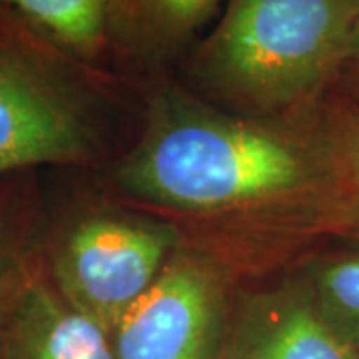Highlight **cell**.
Segmentation results:
<instances>
[{
    "label": "cell",
    "instance_id": "cell-6",
    "mask_svg": "<svg viewBox=\"0 0 359 359\" xmlns=\"http://www.w3.org/2000/svg\"><path fill=\"white\" fill-rule=\"evenodd\" d=\"M222 359H359L321 318L299 280L248 295L231 313Z\"/></svg>",
    "mask_w": 359,
    "mask_h": 359
},
{
    "label": "cell",
    "instance_id": "cell-10",
    "mask_svg": "<svg viewBox=\"0 0 359 359\" xmlns=\"http://www.w3.org/2000/svg\"><path fill=\"white\" fill-rule=\"evenodd\" d=\"M78 56H96L110 40V0H2Z\"/></svg>",
    "mask_w": 359,
    "mask_h": 359
},
{
    "label": "cell",
    "instance_id": "cell-13",
    "mask_svg": "<svg viewBox=\"0 0 359 359\" xmlns=\"http://www.w3.org/2000/svg\"><path fill=\"white\" fill-rule=\"evenodd\" d=\"M334 88L339 92L341 98L359 106V18L355 20L353 30H351L346 60L339 68Z\"/></svg>",
    "mask_w": 359,
    "mask_h": 359
},
{
    "label": "cell",
    "instance_id": "cell-2",
    "mask_svg": "<svg viewBox=\"0 0 359 359\" xmlns=\"http://www.w3.org/2000/svg\"><path fill=\"white\" fill-rule=\"evenodd\" d=\"M358 18L351 0H228L194 82L257 118L308 110L334 90Z\"/></svg>",
    "mask_w": 359,
    "mask_h": 359
},
{
    "label": "cell",
    "instance_id": "cell-11",
    "mask_svg": "<svg viewBox=\"0 0 359 359\" xmlns=\"http://www.w3.org/2000/svg\"><path fill=\"white\" fill-rule=\"evenodd\" d=\"M299 282L321 318L359 351V250L321 257Z\"/></svg>",
    "mask_w": 359,
    "mask_h": 359
},
{
    "label": "cell",
    "instance_id": "cell-1",
    "mask_svg": "<svg viewBox=\"0 0 359 359\" xmlns=\"http://www.w3.org/2000/svg\"><path fill=\"white\" fill-rule=\"evenodd\" d=\"M231 116L176 86L156 90L146 132L116 170L142 204L186 216L318 210L327 218L332 172L320 126Z\"/></svg>",
    "mask_w": 359,
    "mask_h": 359
},
{
    "label": "cell",
    "instance_id": "cell-4",
    "mask_svg": "<svg viewBox=\"0 0 359 359\" xmlns=\"http://www.w3.org/2000/svg\"><path fill=\"white\" fill-rule=\"evenodd\" d=\"M214 259L182 250L112 332L116 359H222L231 323Z\"/></svg>",
    "mask_w": 359,
    "mask_h": 359
},
{
    "label": "cell",
    "instance_id": "cell-8",
    "mask_svg": "<svg viewBox=\"0 0 359 359\" xmlns=\"http://www.w3.org/2000/svg\"><path fill=\"white\" fill-rule=\"evenodd\" d=\"M222 0H110V40L160 60L178 52L214 16Z\"/></svg>",
    "mask_w": 359,
    "mask_h": 359
},
{
    "label": "cell",
    "instance_id": "cell-3",
    "mask_svg": "<svg viewBox=\"0 0 359 359\" xmlns=\"http://www.w3.org/2000/svg\"><path fill=\"white\" fill-rule=\"evenodd\" d=\"M178 248L174 224L92 214L72 224L56 242L50 280L74 308L112 334Z\"/></svg>",
    "mask_w": 359,
    "mask_h": 359
},
{
    "label": "cell",
    "instance_id": "cell-5",
    "mask_svg": "<svg viewBox=\"0 0 359 359\" xmlns=\"http://www.w3.org/2000/svg\"><path fill=\"white\" fill-rule=\"evenodd\" d=\"M92 150V134L65 80L0 39V172L72 164Z\"/></svg>",
    "mask_w": 359,
    "mask_h": 359
},
{
    "label": "cell",
    "instance_id": "cell-9",
    "mask_svg": "<svg viewBox=\"0 0 359 359\" xmlns=\"http://www.w3.org/2000/svg\"><path fill=\"white\" fill-rule=\"evenodd\" d=\"M332 172L327 222L359 236V106L337 96L320 120Z\"/></svg>",
    "mask_w": 359,
    "mask_h": 359
},
{
    "label": "cell",
    "instance_id": "cell-12",
    "mask_svg": "<svg viewBox=\"0 0 359 359\" xmlns=\"http://www.w3.org/2000/svg\"><path fill=\"white\" fill-rule=\"evenodd\" d=\"M28 269L20 233L11 219L0 216V335Z\"/></svg>",
    "mask_w": 359,
    "mask_h": 359
},
{
    "label": "cell",
    "instance_id": "cell-14",
    "mask_svg": "<svg viewBox=\"0 0 359 359\" xmlns=\"http://www.w3.org/2000/svg\"><path fill=\"white\" fill-rule=\"evenodd\" d=\"M351 2H353V6H355V11H358L359 14V0H351Z\"/></svg>",
    "mask_w": 359,
    "mask_h": 359
},
{
    "label": "cell",
    "instance_id": "cell-7",
    "mask_svg": "<svg viewBox=\"0 0 359 359\" xmlns=\"http://www.w3.org/2000/svg\"><path fill=\"white\" fill-rule=\"evenodd\" d=\"M0 359H116L112 334L28 269L0 335Z\"/></svg>",
    "mask_w": 359,
    "mask_h": 359
}]
</instances>
